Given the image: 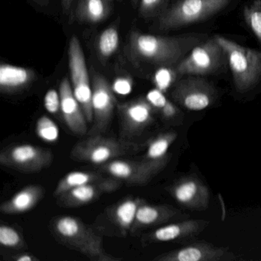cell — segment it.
Returning a JSON list of instances; mask_svg holds the SVG:
<instances>
[{
	"instance_id": "obj_1",
	"label": "cell",
	"mask_w": 261,
	"mask_h": 261,
	"mask_svg": "<svg viewBox=\"0 0 261 261\" xmlns=\"http://www.w3.org/2000/svg\"><path fill=\"white\" fill-rule=\"evenodd\" d=\"M205 39L202 34L161 36L133 31L126 41L124 55L134 66L146 64L171 68Z\"/></svg>"
},
{
	"instance_id": "obj_2",
	"label": "cell",
	"mask_w": 261,
	"mask_h": 261,
	"mask_svg": "<svg viewBox=\"0 0 261 261\" xmlns=\"http://www.w3.org/2000/svg\"><path fill=\"white\" fill-rule=\"evenodd\" d=\"M51 231L62 244L80 252L88 259L96 261H118L105 251L100 236L72 216L56 217L50 223Z\"/></svg>"
},
{
	"instance_id": "obj_3",
	"label": "cell",
	"mask_w": 261,
	"mask_h": 261,
	"mask_svg": "<svg viewBox=\"0 0 261 261\" xmlns=\"http://www.w3.org/2000/svg\"><path fill=\"white\" fill-rule=\"evenodd\" d=\"M222 46L237 89L245 91L253 88L261 79V51L241 46L221 36H215Z\"/></svg>"
},
{
	"instance_id": "obj_4",
	"label": "cell",
	"mask_w": 261,
	"mask_h": 261,
	"mask_svg": "<svg viewBox=\"0 0 261 261\" xmlns=\"http://www.w3.org/2000/svg\"><path fill=\"white\" fill-rule=\"evenodd\" d=\"M140 149V146L132 142L94 134L77 143L71 150V156L75 161L103 165Z\"/></svg>"
},
{
	"instance_id": "obj_5",
	"label": "cell",
	"mask_w": 261,
	"mask_h": 261,
	"mask_svg": "<svg viewBox=\"0 0 261 261\" xmlns=\"http://www.w3.org/2000/svg\"><path fill=\"white\" fill-rule=\"evenodd\" d=\"M229 0H178L159 17V29L170 30L207 19L222 10Z\"/></svg>"
},
{
	"instance_id": "obj_6",
	"label": "cell",
	"mask_w": 261,
	"mask_h": 261,
	"mask_svg": "<svg viewBox=\"0 0 261 261\" xmlns=\"http://www.w3.org/2000/svg\"><path fill=\"white\" fill-rule=\"evenodd\" d=\"M227 62V56L215 36L196 45L175 66V71L180 75H208L219 71Z\"/></svg>"
},
{
	"instance_id": "obj_7",
	"label": "cell",
	"mask_w": 261,
	"mask_h": 261,
	"mask_svg": "<svg viewBox=\"0 0 261 261\" xmlns=\"http://www.w3.org/2000/svg\"><path fill=\"white\" fill-rule=\"evenodd\" d=\"M68 65L73 92L85 113L88 122L94 120L92 87L90 82L86 60L80 41L73 36L68 45Z\"/></svg>"
},
{
	"instance_id": "obj_8",
	"label": "cell",
	"mask_w": 261,
	"mask_h": 261,
	"mask_svg": "<svg viewBox=\"0 0 261 261\" xmlns=\"http://www.w3.org/2000/svg\"><path fill=\"white\" fill-rule=\"evenodd\" d=\"M168 161V156L160 160H114L102 165L100 169L128 184L146 185L164 169Z\"/></svg>"
},
{
	"instance_id": "obj_9",
	"label": "cell",
	"mask_w": 261,
	"mask_h": 261,
	"mask_svg": "<svg viewBox=\"0 0 261 261\" xmlns=\"http://www.w3.org/2000/svg\"><path fill=\"white\" fill-rule=\"evenodd\" d=\"M49 149L32 144L9 146L0 153V163L6 167L23 172H36L53 163Z\"/></svg>"
},
{
	"instance_id": "obj_10",
	"label": "cell",
	"mask_w": 261,
	"mask_h": 261,
	"mask_svg": "<svg viewBox=\"0 0 261 261\" xmlns=\"http://www.w3.org/2000/svg\"><path fill=\"white\" fill-rule=\"evenodd\" d=\"M172 97L186 109L198 111L208 108L215 101L217 92L215 88L204 79L189 77L176 84Z\"/></svg>"
},
{
	"instance_id": "obj_11",
	"label": "cell",
	"mask_w": 261,
	"mask_h": 261,
	"mask_svg": "<svg viewBox=\"0 0 261 261\" xmlns=\"http://www.w3.org/2000/svg\"><path fill=\"white\" fill-rule=\"evenodd\" d=\"M92 108L94 127L91 135L100 134L106 130L112 119L114 109L117 106L112 87L108 81L100 74L93 75Z\"/></svg>"
},
{
	"instance_id": "obj_12",
	"label": "cell",
	"mask_w": 261,
	"mask_h": 261,
	"mask_svg": "<svg viewBox=\"0 0 261 261\" xmlns=\"http://www.w3.org/2000/svg\"><path fill=\"white\" fill-rule=\"evenodd\" d=\"M123 135H137L143 132L153 121L154 107L147 98L132 100L117 103Z\"/></svg>"
},
{
	"instance_id": "obj_13",
	"label": "cell",
	"mask_w": 261,
	"mask_h": 261,
	"mask_svg": "<svg viewBox=\"0 0 261 261\" xmlns=\"http://www.w3.org/2000/svg\"><path fill=\"white\" fill-rule=\"evenodd\" d=\"M235 256L225 248L206 242H198L159 255L157 261H224L234 259Z\"/></svg>"
},
{
	"instance_id": "obj_14",
	"label": "cell",
	"mask_w": 261,
	"mask_h": 261,
	"mask_svg": "<svg viewBox=\"0 0 261 261\" xmlns=\"http://www.w3.org/2000/svg\"><path fill=\"white\" fill-rule=\"evenodd\" d=\"M120 181L115 178H105L101 181L74 188L57 197L58 204L61 207H76L88 204L103 194L118 189Z\"/></svg>"
},
{
	"instance_id": "obj_15",
	"label": "cell",
	"mask_w": 261,
	"mask_h": 261,
	"mask_svg": "<svg viewBox=\"0 0 261 261\" xmlns=\"http://www.w3.org/2000/svg\"><path fill=\"white\" fill-rule=\"evenodd\" d=\"M171 194L180 204L191 210H205L210 200L208 189L193 177L175 183L171 188Z\"/></svg>"
},
{
	"instance_id": "obj_16",
	"label": "cell",
	"mask_w": 261,
	"mask_h": 261,
	"mask_svg": "<svg viewBox=\"0 0 261 261\" xmlns=\"http://www.w3.org/2000/svg\"><path fill=\"white\" fill-rule=\"evenodd\" d=\"M61 111L64 120L71 132L83 136L87 133V120L83 109L73 92L68 79L65 77L59 87Z\"/></svg>"
},
{
	"instance_id": "obj_17",
	"label": "cell",
	"mask_w": 261,
	"mask_h": 261,
	"mask_svg": "<svg viewBox=\"0 0 261 261\" xmlns=\"http://www.w3.org/2000/svg\"><path fill=\"white\" fill-rule=\"evenodd\" d=\"M208 221L205 220H187L163 226L149 235L151 241L167 242L191 238L202 231Z\"/></svg>"
},
{
	"instance_id": "obj_18",
	"label": "cell",
	"mask_w": 261,
	"mask_h": 261,
	"mask_svg": "<svg viewBox=\"0 0 261 261\" xmlns=\"http://www.w3.org/2000/svg\"><path fill=\"white\" fill-rule=\"evenodd\" d=\"M45 195L42 186L32 185L27 186L13 195L8 201L3 203L0 210L6 215H16L31 210Z\"/></svg>"
},
{
	"instance_id": "obj_19",
	"label": "cell",
	"mask_w": 261,
	"mask_h": 261,
	"mask_svg": "<svg viewBox=\"0 0 261 261\" xmlns=\"http://www.w3.org/2000/svg\"><path fill=\"white\" fill-rule=\"evenodd\" d=\"M36 79V74L30 68L2 64L0 66V90L12 94L25 89Z\"/></svg>"
},
{
	"instance_id": "obj_20",
	"label": "cell",
	"mask_w": 261,
	"mask_h": 261,
	"mask_svg": "<svg viewBox=\"0 0 261 261\" xmlns=\"http://www.w3.org/2000/svg\"><path fill=\"white\" fill-rule=\"evenodd\" d=\"M180 212L168 205H151L146 201L139 207L132 230L167 222L178 216Z\"/></svg>"
},
{
	"instance_id": "obj_21",
	"label": "cell",
	"mask_w": 261,
	"mask_h": 261,
	"mask_svg": "<svg viewBox=\"0 0 261 261\" xmlns=\"http://www.w3.org/2000/svg\"><path fill=\"white\" fill-rule=\"evenodd\" d=\"M114 0H77L75 18L84 23H98L107 19Z\"/></svg>"
},
{
	"instance_id": "obj_22",
	"label": "cell",
	"mask_w": 261,
	"mask_h": 261,
	"mask_svg": "<svg viewBox=\"0 0 261 261\" xmlns=\"http://www.w3.org/2000/svg\"><path fill=\"white\" fill-rule=\"evenodd\" d=\"M144 202L145 201L139 198H129L120 201L111 212L114 224L124 231L132 230L137 210Z\"/></svg>"
},
{
	"instance_id": "obj_23",
	"label": "cell",
	"mask_w": 261,
	"mask_h": 261,
	"mask_svg": "<svg viewBox=\"0 0 261 261\" xmlns=\"http://www.w3.org/2000/svg\"><path fill=\"white\" fill-rule=\"evenodd\" d=\"M105 178V177L102 176V175L97 172H82V171L69 172L58 183L54 192V196L57 198L59 195L74 188L101 181Z\"/></svg>"
},
{
	"instance_id": "obj_24",
	"label": "cell",
	"mask_w": 261,
	"mask_h": 261,
	"mask_svg": "<svg viewBox=\"0 0 261 261\" xmlns=\"http://www.w3.org/2000/svg\"><path fill=\"white\" fill-rule=\"evenodd\" d=\"M119 46V33L115 25L103 30L96 42L97 55L102 61L107 60L117 51Z\"/></svg>"
},
{
	"instance_id": "obj_25",
	"label": "cell",
	"mask_w": 261,
	"mask_h": 261,
	"mask_svg": "<svg viewBox=\"0 0 261 261\" xmlns=\"http://www.w3.org/2000/svg\"><path fill=\"white\" fill-rule=\"evenodd\" d=\"M176 137L177 134L174 132L166 133L155 137L148 145L147 150L143 159L147 160H160L164 159L167 156L166 152Z\"/></svg>"
},
{
	"instance_id": "obj_26",
	"label": "cell",
	"mask_w": 261,
	"mask_h": 261,
	"mask_svg": "<svg viewBox=\"0 0 261 261\" xmlns=\"http://www.w3.org/2000/svg\"><path fill=\"white\" fill-rule=\"evenodd\" d=\"M244 17L261 44V0H255L244 9Z\"/></svg>"
},
{
	"instance_id": "obj_27",
	"label": "cell",
	"mask_w": 261,
	"mask_h": 261,
	"mask_svg": "<svg viewBox=\"0 0 261 261\" xmlns=\"http://www.w3.org/2000/svg\"><path fill=\"white\" fill-rule=\"evenodd\" d=\"M139 15L143 19L160 17L166 10L169 0H140Z\"/></svg>"
},
{
	"instance_id": "obj_28",
	"label": "cell",
	"mask_w": 261,
	"mask_h": 261,
	"mask_svg": "<svg viewBox=\"0 0 261 261\" xmlns=\"http://www.w3.org/2000/svg\"><path fill=\"white\" fill-rule=\"evenodd\" d=\"M36 132L42 140L46 142H55L59 136L57 125L46 116H43L38 120Z\"/></svg>"
},
{
	"instance_id": "obj_29",
	"label": "cell",
	"mask_w": 261,
	"mask_h": 261,
	"mask_svg": "<svg viewBox=\"0 0 261 261\" xmlns=\"http://www.w3.org/2000/svg\"><path fill=\"white\" fill-rule=\"evenodd\" d=\"M0 243L3 246L13 248H20L25 245L20 233L16 229L5 224L0 227Z\"/></svg>"
},
{
	"instance_id": "obj_30",
	"label": "cell",
	"mask_w": 261,
	"mask_h": 261,
	"mask_svg": "<svg viewBox=\"0 0 261 261\" xmlns=\"http://www.w3.org/2000/svg\"><path fill=\"white\" fill-rule=\"evenodd\" d=\"M45 106L47 111L53 114H59L61 110L60 94L55 90H50L45 97Z\"/></svg>"
},
{
	"instance_id": "obj_31",
	"label": "cell",
	"mask_w": 261,
	"mask_h": 261,
	"mask_svg": "<svg viewBox=\"0 0 261 261\" xmlns=\"http://www.w3.org/2000/svg\"><path fill=\"white\" fill-rule=\"evenodd\" d=\"M146 98L152 103L154 108H159L160 110L163 109L169 102L166 100L160 90H153V91H150L148 94Z\"/></svg>"
},
{
	"instance_id": "obj_32",
	"label": "cell",
	"mask_w": 261,
	"mask_h": 261,
	"mask_svg": "<svg viewBox=\"0 0 261 261\" xmlns=\"http://www.w3.org/2000/svg\"><path fill=\"white\" fill-rule=\"evenodd\" d=\"M162 114L166 118H172V117L175 116V113H176V110H175V107L173 105L168 102L167 105L161 110Z\"/></svg>"
},
{
	"instance_id": "obj_33",
	"label": "cell",
	"mask_w": 261,
	"mask_h": 261,
	"mask_svg": "<svg viewBox=\"0 0 261 261\" xmlns=\"http://www.w3.org/2000/svg\"><path fill=\"white\" fill-rule=\"evenodd\" d=\"M36 259H37L33 255L29 254V253L19 254L15 257V260L16 261H34Z\"/></svg>"
},
{
	"instance_id": "obj_34",
	"label": "cell",
	"mask_w": 261,
	"mask_h": 261,
	"mask_svg": "<svg viewBox=\"0 0 261 261\" xmlns=\"http://www.w3.org/2000/svg\"><path fill=\"white\" fill-rule=\"evenodd\" d=\"M62 9H63L64 13L68 14L71 10V4H72V0H62Z\"/></svg>"
},
{
	"instance_id": "obj_35",
	"label": "cell",
	"mask_w": 261,
	"mask_h": 261,
	"mask_svg": "<svg viewBox=\"0 0 261 261\" xmlns=\"http://www.w3.org/2000/svg\"><path fill=\"white\" fill-rule=\"evenodd\" d=\"M32 1L41 7H46L50 2V0H32Z\"/></svg>"
},
{
	"instance_id": "obj_36",
	"label": "cell",
	"mask_w": 261,
	"mask_h": 261,
	"mask_svg": "<svg viewBox=\"0 0 261 261\" xmlns=\"http://www.w3.org/2000/svg\"><path fill=\"white\" fill-rule=\"evenodd\" d=\"M133 3H134V4H135V5H137V4H138L139 1L140 0H132Z\"/></svg>"
}]
</instances>
